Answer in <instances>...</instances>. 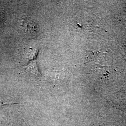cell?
Instances as JSON below:
<instances>
[{
  "label": "cell",
  "mask_w": 126,
  "mask_h": 126,
  "mask_svg": "<svg viewBox=\"0 0 126 126\" xmlns=\"http://www.w3.org/2000/svg\"><path fill=\"white\" fill-rule=\"evenodd\" d=\"M24 27H25V30L26 32H27L29 34L35 35L36 34V24L32 21H29L27 20L24 23Z\"/></svg>",
  "instance_id": "1"
}]
</instances>
